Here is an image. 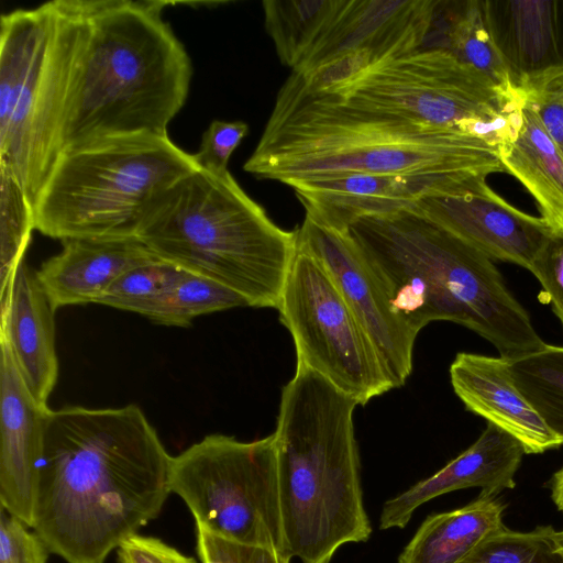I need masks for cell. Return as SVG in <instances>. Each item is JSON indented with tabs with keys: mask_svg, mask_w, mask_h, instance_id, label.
I'll return each instance as SVG.
<instances>
[{
	"mask_svg": "<svg viewBox=\"0 0 563 563\" xmlns=\"http://www.w3.org/2000/svg\"><path fill=\"white\" fill-rule=\"evenodd\" d=\"M247 133L245 122L211 121L202 134L198 152L192 154L198 168L219 175L229 173L230 157Z\"/></svg>",
	"mask_w": 563,
	"mask_h": 563,
	"instance_id": "31",
	"label": "cell"
},
{
	"mask_svg": "<svg viewBox=\"0 0 563 563\" xmlns=\"http://www.w3.org/2000/svg\"><path fill=\"white\" fill-rule=\"evenodd\" d=\"M439 0H344L336 16L292 73L307 74L363 51L373 65L423 47Z\"/></svg>",
	"mask_w": 563,
	"mask_h": 563,
	"instance_id": "15",
	"label": "cell"
},
{
	"mask_svg": "<svg viewBox=\"0 0 563 563\" xmlns=\"http://www.w3.org/2000/svg\"><path fill=\"white\" fill-rule=\"evenodd\" d=\"M117 551L119 563H197L161 539L139 533L125 539Z\"/></svg>",
	"mask_w": 563,
	"mask_h": 563,
	"instance_id": "36",
	"label": "cell"
},
{
	"mask_svg": "<svg viewBox=\"0 0 563 563\" xmlns=\"http://www.w3.org/2000/svg\"><path fill=\"white\" fill-rule=\"evenodd\" d=\"M523 454L516 438L487 422L468 449L433 475L388 499L382 508L379 528H404L422 504L454 490L478 487L479 496H495L514 488Z\"/></svg>",
	"mask_w": 563,
	"mask_h": 563,
	"instance_id": "18",
	"label": "cell"
},
{
	"mask_svg": "<svg viewBox=\"0 0 563 563\" xmlns=\"http://www.w3.org/2000/svg\"><path fill=\"white\" fill-rule=\"evenodd\" d=\"M0 305L9 298L15 273L24 262L31 232L35 230L32 206L16 180L0 167Z\"/></svg>",
	"mask_w": 563,
	"mask_h": 563,
	"instance_id": "28",
	"label": "cell"
},
{
	"mask_svg": "<svg viewBox=\"0 0 563 563\" xmlns=\"http://www.w3.org/2000/svg\"><path fill=\"white\" fill-rule=\"evenodd\" d=\"M563 328V230H552L529 269Z\"/></svg>",
	"mask_w": 563,
	"mask_h": 563,
	"instance_id": "34",
	"label": "cell"
},
{
	"mask_svg": "<svg viewBox=\"0 0 563 563\" xmlns=\"http://www.w3.org/2000/svg\"><path fill=\"white\" fill-rule=\"evenodd\" d=\"M521 117L516 139L499 147L500 162L530 192L550 228L563 230V156L527 103Z\"/></svg>",
	"mask_w": 563,
	"mask_h": 563,
	"instance_id": "23",
	"label": "cell"
},
{
	"mask_svg": "<svg viewBox=\"0 0 563 563\" xmlns=\"http://www.w3.org/2000/svg\"><path fill=\"white\" fill-rule=\"evenodd\" d=\"M439 2L445 21L441 30V42L433 47L449 51L463 64L481 71L506 91L517 92L508 78L506 69L498 56L483 15L481 0ZM522 96V95H521Z\"/></svg>",
	"mask_w": 563,
	"mask_h": 563,
	"instance_id": "25",
	"label": "cell"
},
{
	"mask_svg": "<svg viewBox=\"0 0 563 563\" xmlns=\"http://www.w3.org/2000/svg\"><path fill=\"white\" fill-rule=\"evenodd\" d=\"M552 499L556 507L563 512V467L553 476Z\"/></svg>",
	"mask_w": 563,
	"mask_h": 563,
	"instance_id": "38",
	"label": "cell"
},
{
	"mask_svg": "<svg viewBox=\"0 0 563 563\" xmlns=\"http://www.w3.org/2000/svg\"><path fill=\"white\" fill-rule=\"evenodd\" d=\"M63 242V250L36 271L55 310L96 303L128 271L156 257L137 238H82Z\"/></svg>",
	"mask_w": 563,
	"mask_h": 563,
	"instance_id": "20",
	"label": "cell"
},
{
	"mask_svg": "<svg viewBox=\"0 0 563 563\" xmlns=\"http://www.w3.org/2000/svg\"><path fill=\"white\" fill-rule=\"evenodd\" d=\"M512 88L525 98L563 82V0H481Z\"/></svg>",
	"mask_w": 563,
	"mask_h": 563,
	"instance_id": "14",
	"label": "cell"
},
{
	"mask_svg": "<svg viewBox=\"0 0 563 563\" xmlns=\"http://www.w3.org/2000/svg\"><path fill=\"white\" fill-rule=\"evenodd\" d=\"M562 533H563V530H562Z\"/></svg>",
	"mask_w": 563,
	"mask_h": 563,
	"instance_id": "39",
	"label": "cell"
},
{
	"mask_svg": "<svg viewBox=\"0 0 563 563\" xmlns=\"http://www.w3.org/2000/svg\"><path fill=\"white\" fill-rule=\"evenodd\" d=\"M240 306L247 303L236 292L183 269L148 319L164 325L188 327L200 314Z\"/></svg>",
	"mask_w": 563,
	"mask_h": 563,
	"instance_id": "27",
	"label": "cell"
},
{
	"mask_svg": "<svg viewBox=\"0 0 563 563\" xmlns=\"http://www.w3.org/2000/svg\"><path fill=\"white\" fill-rule=\"evenodd\" d=\"M277 309L292 336L298 364L321 375L358 405L395 388L375 345L333 279L300 249Z\"/></svg>",
	"mask_w": 563,
	"mask_h": 563,
	"instance_id": "11",
	"label": "cell"
},
{
	"mask_svg": "<svg viewBox=\"0 0 563 563\" xmlns=\"http://www.w3.org/2000/svg\"><path fill=\"white\" fill-rule=\"evenodd\" d=\"M0 349V503L1 508L32 528L48 407L31 394L1 338Z\"/></svg>",
	"mask_w": 563,
	"mask_h": 563,
	"instance_id": "17",
	"label": "cell"
},
{
	"mask_svg": "<svg viewBox=\"0 0 563 563\" xmlns=\"http://www.w3.org/2000/svg\"><path fill=\"white\" fill-rule=\"evenodd\" d=\"M85 0L15 9L0 20V167L31 206L62 152Z\"/></svg>",
	"mask_w": 563,
	"mask_h": 563,
	"instance_id": "6",
	"label": "cell"
},
{
	"mask_svg": "<svg viewBox=\"0 0 563 563\" xmlns=\"http://www.w3.org/2000/svg\"><path fill=\"white\" fill-rule=\"evenodd\" d=\"M137 239L159 260L213 280L251 307L277 308L297 230L267 216L229 173L197 168L150 205Z\"/></svg>",
	"mask_w": 563,
	"mask_h": 563,
	"instance_id": "5",
	"label": "cell"
},
{
	"mask_svg": "<svg viewBox=\"0 0 563 563\" xmlns=\"http://www.w3.org/2000/svg\"><path fill=\"white\" fill-rule=\"evenodd\" d=\"M347 233L417 335L432 321L470 329L495 302L492 261L415 207L362 217Z\"/></svg>",
	"mask_w": 563,
	"mask_h": 563,
	"instance_id": "8",
	"label": "cell"
},
{
	"mask_svg": "<svg viewBox=\"0 0 563 563\" xmlns=\"http://www.w3.org/2000/svg\"><path fill=\"white\" fill-rule=\"evenodd\" d=\"M297 246L323 266L375 345L394 387L402 386L412 371L417 334L394 312L349 233L306 214L297 229Z\"/></svg>",
	"mask_w": 563,
	"mask_h": 563,
	"instance_id": "12",
	"label": "cell"
},
{
	"mask_svg": "<svg viewBox=\"0 0 563 563\" xmlns=\"http://www.w3.org/2000/svg\"><path fill=\"white\" fill-rule=\"evenodd\" d=\"M167 4L85 0L62 152L107 137L168 135L187 100L192 66L163 18Z\"/></svg>",
	"mask_w": 563,
	"mask_h": 563,
	"instance_id": "3",
	"label": "cell"
},
{
	"mask_svg": "<svg viewBox=\"0 0 563 563\" xmlns=\"http://www.w3.org/2000/svg\"><path fill=\"white\" fill-rule=\"evenodd\" d=\"M372 65L369 54L363 51H355L340 55L310 73L296 74L308 89L324 92L350 82Z\"/></svg>",
	"mask_w": 563,
	"mask_h": 563,
	"instance_id": "35",
	"label": "cell"
},
{
	"mask_svg": "<svg viewBox=\"0 0 563 563\" xmlns=\"http://www.w3.org/2000/svg\"><path fill=\"white\" fill-rule=\"evenodd\" d=\"M526 103L563 156V82L527 96Z\"/></svg>",
	"mask_w": 563,
	"mask_h": 563,
	"instance_id": "37",
	"label": "cell"
},
{
	"mask_svg": "<svg viewBox=\"0 0 563 563\" xmlns=\"http://www.w3.org/2000/svg\"><path fill=\"white\" fill-rule=\"evenodd\" d=\"M479 179L355 173L295 180L287 186L294 189L307 216L347 232L362 217L411 208L422 197Z\"/></svg>",
	"mask_w": 563,
	"mask_h": 563,
	"instance_id": "16",
	"label": "cell"
},
{
	"mask_svg": "<svg viewBox=\"0 0 563 563\" xmlns=\"http://www.w3.org/2000/svg\"><path fill=\"white\" fill-rule=\"evenodd\" d=\"M53 308L36 271L19 266L7 301L0 306V338L12 353L31 394L42 406L58 377Z\"/></svg>",
	"mask_w": 563,
	"mask_h": 563,
	"instance_id": "21",
	"label": "cell"
},
{
	"mask_svg": "<svg viewBox=\"0 0 563 563\" xmlns=\"http://www.w3.org/2000/svg\"><path fill=\"white\" fill-rule=\"evenodd\" d=\"M172 460L137 405L48 408L34 532L67 563H104L161 512Z\"/></svg>",
	"mask_w": 563,
	"mask_h": 563,
	"instance_id": "1",
	"label": "cell"
},
{
	"mask_svg": "<svg viewBox=\"0 0 563 563\" xmlns=\"http://www.w3.org/2000/svg\"><path fill=\"white\" fill-rule=\"evenodd\" d=\"M197 552L201 562L211 563H289L291 560L272 549L223 539L200 526H197Z\"/></svg>",
	"mask_w": 563,
	"mask_h": 563,
	"instance_id": "32",
	"label": "cell"
},
{
	"mask_svg": "<svg viewBox=\"0 0 563 563\" xmlns=\"http://www.w3.org/2000/svg\"><path fill=\"white\" fill-rule=\"evenodd\" d=\"M197 168L168 135L114 136L65 150L32 206L34 228L60 241L137 238L152 201Z\"/></svg>",
	"mask_w": 563,
	"mask_h": 563,
	"instance_id": "7",
	"label": "cell"
},
{
	"mask_svg": "<svg viewBox=\"0 0 563 563\" xmlns=\"http://www.w3.org/2000/svg\"><path fill=\"white\" fill-rule=\"evenodd\" d=\"M181 271L159 258L139 265L120 276L96 303L148 318Z\"/></svg>",
	"mask_w": 563,
	"mask_h": 563,
	"instance_id": "30",
	"label": "cell"
},
{
	"mask_svg": "<svg viewBox=\"0 0 563 563\" xmlns=\"http://www.w3.org/2000/svg\"><path fill=\"white\" fill-rule=\"evenodd\" d=\"M459 563H563V533L550 526L529 532L504 527Z\"/></svg>",
	"mask_w": 563,
	"mask_h": 563,
	"instance_id": "29",
	"label": "cell"
},
{
	"mask_svg": "<svg viewBox=\"0 0 563 563\" xmlns=\"http://www.w3.org/2000/svg\"><path fill=\"white\" fill-rule=\"evenodd\" d=\"M505 506L495 496L429 516L401 551L398 563H459L483 540L505 527Z\"/></svg>",
	"mask_w": 563,
	"mask_h": 563,
	"instance_id": "22",
	"label": "cell"
},
{
	"mask_svg": "<svg viewBox=\"0 0 563 563\" xmlns=\"http://www.w3.org/2000/svg\"><path fill=\"white\" fill-rule=\"evenodd\" d=\"M490 260L530 269L550 225L497 195L486 179L422 197L415 206Z\"/></svg>",
	"mask_w": 563,
	"mask_h": 563,
	"instance_id": "13",
	"label": "cell"
},
{
	"mask_svg": "<svg viewBox=\"0 0 563 563\" xmlns=\"http://www.w3.org/2000/svg\"><path fill=\"white\" fill-rule=\"evenodd\" d=\"M19 518L1 508L0 563H46L51 553L43 540Z\"/></svg>",
	"mask_w": 563,
	"mask_h": 563,
	"instance_id": "33",
	"label": "cell"
},
{
	"mask_svg": "<svg viewBox=\"0 0 563 563\" xmlns=\"http://www.w3.org/2000/svg\"><path fill=\"white\" fill-rule=\"evenodd\" d=\"M511 379L563 445V346L545 344L508 360Z\"/></svg>",
	"mask_w": 563,
	"mask_h": 563,
	"instance_id": "26",
	"label": "cell"
},
{
	"mask_svg": "<svg viewBox=\"0 0 563 563\" xmlns=\"http://www.w3.org/2000/svg\"><path fill=\"white\" fill-rule=\"evenodd\" d=\"M324 92L387 115L456 129L498 150L516 139L526 103L523 96L506 91L440 47L377 63Z\"/></svg>",
	"mask_w": 563,
	"mask_h": 563,
	"instance_id": "9",
	"label": "cell"
},
{
	"mask_svg": "<svg viewBox=\"0 0 563 563\" xmlns=\"http://www.w3.org/2000/svg\"><path fill=\"white\" fill-rule=\"evenodd\" d=\"M243 169L285 185L355 173L486 179L506 172L498 147L478 136L352 106L308 89L292 71Z\"/></svg>",
	"mask_w": 563,
	"mask_h": 563,
	"instance_id": "2",
	"label": "cell"
},
{
	"mask_svg": "<svg viewBox=\"0 0 563 563\" xmlns=\"http://www.w3.org/2000/svg\"><path fill=\"white\" fill-rule=\"evenodd\" d=\"M357 405L298 363L283 389L272 435L286 549L302 563H330L342 545L371 537L353 422Z\"/></svg>",
	"mask_w": 563,
	"mask_h": 563,
	"instance_id": "4",
	"label": "cell"
},
{
	"mask_svg": "<svg viewBox=\"0 0 563 563\" xmlns=\"http://www.w3.org/2000/svg\"><path fill=\"white\" fill-rule=\"evenodd\" d=\"M344 0H265V29L280 63L296 70L330 26Z\"/></svg>",
	"mask_w": 563,
	"mask_h": 563,
	"instance_id": "24",
	"label": "cell"
},
{
	"mask_svg": "<svg viewBox=\"0 0 563 563\" xmlns=\"http://www.w3.org/2000/svg\"><path fill=\"white\" fill-rule=\"evenodd\" d=\"M450 378L465 408L516 438L526 454L562 445L515 386L507 358L460 352Z\"/></svg>",
	"mask_w": 563,
	"mask_h": 563,
	"instance_id": "19",
	"label": "cell"
},
{
	"mask_svg": "<svg viewBox=\"0 0 563 563\" xmlns=\"http://www.w3.org/2000/svg\"><path fill=\"white\" fill-rule=\"evenodd\" d=\"M170 489L187 505L196 526L290 558L273 435L252 442L224 434L205 437L173 456Z\"/></svg>",
	"mask_w": 563,
	"mask_h": 563,
	"instance_id": "10",
	"label": "cell"
}]
</instances>
